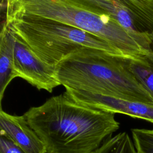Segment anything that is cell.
I'll return each mask as SVG.
<instances>
[{
  "label": "cell",
  "instance_id": "1",
  "mask_svg": "<svg viewBox=\"0 0 153 153\" xmlns=\"http://www.w3.org/2000/svg\"><path fill=\"white\" fill-rule=\"evenodd\" d=\"M23 115L47 153H93L120 128L114 113L79 103L65 93Z\"/></svg>",
  "mask_w": 153,
  "mask_h": 153
},
{
  "label": "cell",
  "instance_id": "2",
  "mask_svg": "<svg viewBox=\"0 0 153 153\" xmlns=\"http://www.w3.org/2000/svg\"><path fill=\"white\" fill-rule=\"evenodd\" d=\"M124 57L92 48H82L56 67L65 88L153 104V98L128 69Z\"/></svg>",
  "mask_w": 153,
  "mask_h": 153
},
{
  "label": "cell",
  "instance_id": "3",
  "mask_svg": "<svg viewBox=\"0 0 153 153\" xmlns=\"http://www.w3.org/2000/svg\"><path fill=\"white\" fill-rule=\"evenodd\" d=\"M8 27L19 36L43 62L56 66L75 51L92 48L123 57L105 41L71 25L30 14L5 1Z\"/></svg>",
  "mask_w": 153,
  "mask_h": 153
},
{
  "label": "cell",
  "instance_id": "4",
  "mask_svg": "<svg viewBox=\"0 0 153 153\" xmlns=\"http://www.w3.org/2000/svg\"><path fill=\"white\" fill-rule=\"evenodd\" d=\"M8 2L23 11L51 19L93 34L107 42L124 57L137 59L150 52L114 19L95 10L82 0H8Z\"/></svg>",
  "mask_w": 153,
  "mask_h": 153
},
{
  "label": "cell",
  "instance_id": "5",
  "mask_svg": "<svg viewBox=\"0 0 153 153\" xmlns=\"http://www.w3.org/2000/svg\"><path fill=\"white\" fill-rule=\"evenodd\" d=\"M13 32L16 76L25 79L39 90L51 93L54 88L60 85L56 67L40 59L19 36Z\"/></svg>",
  "mask_w": 153,
  "mask_h": 153
},
{
  "label": "cell",
  "instance_id": "6",
  "mask_svg": "<svg viewBox=\"0 0 153 153\" xmlns=\"http://www.w3.org/2000/svg\"><path fill=\"white\" fill-rule=\"evenodd\" d=\"M65 89V93L79 103L114 114H123L153 124V104L130 101L81 90Z\"/></svg>",
  "mask_w": 153,
  "mask_h": 153
},
{
  "label": "cell",
  "instance_id": "7",
  "mask_svg": "<svg viewBox=\"0 0 153 153\" xmlns=\"http://www.w3.org/2000/svg\"><path fill=\"white\" fill-rule=\"evenodd\" d=\"M0 134L11 139L26 153H47L44 144L23 115H11L1 108Z\"/></svg>",
  "mask_w": 153,
  "mask_h": 153
},
{
  "label": "cell",
  "instance_id": "8",
  "mask_svg": "<svg viewBox=\"0 0 153 153\" xmlns=\"http://www.w3.org/2000/svg\"><path fill=\"white\" fill-rule=\"evenodd\" d=\"M0 33V100L10 82L16 78L14 72V42L13 32L5 21Z\"/></svg>",
  "mask_w": 153,
  "mask_h": 153
},
{
  "label": "cell",
  "instance_id": "9",
  "mask_svg": "<svg viewBox=\"0 0 153 153\" xmlns=\"http://www.w3.org/2000/svg\"><path fill=\"white\" fill-rule=\"evenodd\" d=\"M128 69L153 98V50L137 59L125 58Z\"/></svg>",
  "mask_w": 153,
  "mask_h": 153
},
{
  "label": "cell",
  "instance_id": "10",
  "mask_svg": "<svg viewBox=\"0 0 153 153\" xmlns=\"http://www.w3.org/2000/svg\"><path fill=\"white\" fill-rule=\"evenodd\" d=\"M93 153H137L134 143L126 132L106 139Z\"/></svg>",
  "mask_w": 153,
  "mask_h": 153
},
{
  "label": "cell",
  "instance_id": "11",
  "mask_svg": "<svg viewBox=\"0 0 153 153\" xmlns=\"http://www.w3.org/2000/svg\"><path fill=\"white\" fill-rule=\"evenodd\" d=\"M131 131L137 153H153V130L133 128Z\"/></svg>",
  "mask_w": 153,
  "mask_h": 153
},
{
  "label": "cell",
  "instance_id": "12",
  "mask_svg": "<svg viewBox=\"0 0 153 153\" xmlns=\"http://www.w3.org/2000/svg\"><path fill=\"white\" fill-rule=\"evenodd\" d=\"M0 153H26L18 145L3 134H0Z\"/></svg>",
  "mask_w": 153,
  "mask_h": 153
}]
</instances>
